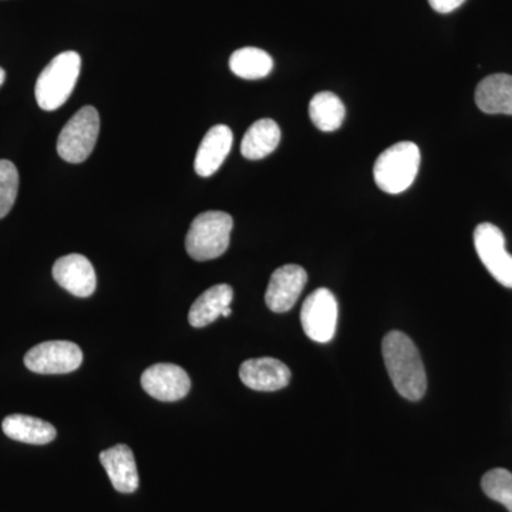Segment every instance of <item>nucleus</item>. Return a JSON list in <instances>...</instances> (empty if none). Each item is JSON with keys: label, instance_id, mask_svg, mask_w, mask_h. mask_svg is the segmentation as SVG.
<instances>
[{"label": "nucleus", "instance_id": "1", "mask_svg": "<svg viewBox=\"0 0 512 512\" xmlns=\"http://www.w3.org/2000/svg\"><path fill=\"white\" fill-rule=\"evenodd\" d=\"M383 359L394 389L404 399L419 402L427 390V376L419 349L406 333L393 330L383 339Z\"/></svg>", "mask_w": 512, "mask_h": 512}, {"label": "nucleus", "instance_id": "2", "mask_svg": "<svg viewBox=\"0 0 512 512\" xmlns=\"http://www.w3.org/2000/svg\"><path fill=\"white\" fill-rule=\"evenodd\" d=\"M82 57L79 53L63 52L52 60L36 82L35 96L40 109L55 111L72 96L80 76Z\"/></svg>", "mask_w": 512, "mask_h": 512}, {"label": "nucleus", "instance_id": "3", "mask_svg": "<svg viewBox=\"0 0 512 512\" xmlns=\"http://www.w3.org/2000/svg\"><path fill=\"white\" fill-rule=\"evenodd\" d=\"M421 163L417 144L402 141L384 150L377 157L373 177L380 190L387 194H402L412 187Z\"/></svg>", "mask_w": 512, "mask_h": 512}, {"label": "nucleus", "instance_id": "4", "mask_svg": "<svg viewBox=\"0 0 512 512\" xmlns=\"http://www.w3.org/2000/svg\"><path fill=\"white\" fill-rule=\"evenodd\" d=\"M234 220L227 212H202L192 221L185 238L188 255L195 261H211L227 252Z\"/></svg>", "mask_w": 512, "mask_h": 512}, {"label": "nucleus", "instance_id": "5", "mask_svg": "<svg viewBox=\"0 0 512 512\" xmlns=\"http://www.w3.org/2000/svg\"><path fill=\"white\" fill-rule=\"evenodd\" d=\"M99 131V113L92 106L83 107L63 127L57 138V153L67 163H83L93 153Z\"/></svg>", "mask_w": 512, "mask_h": 512}, {"label": "nucleus", "instance_id": "6", "mask_svg": "<svg viewBox=\"0 0 512 512\" xmlns=\"http://www.w3.org/2000/svg\"><path fill=\"white\" fill-rule=\"evenodd\" d=\"M82 363V349L69 340L40 343L25 356V366L39 375H66L79 369Z\"/></svg>", "mask_w": 512, "mask_h": 512}, {"label": "nucleus", "instance_id": "7", "mask_svg": "<svg viewBox=\"0 0 512 512\" xmlns=\"http://www.w3.org/2000/svg\"><path fill=\"white\" fill-rule=\"evenodd\" d=\"M339 306L335 295L326 288H319L303 302L301 322L303 332L313 342L328 343L338 326Z\"/></svg>", "mask_w": 512, "mask_h": 512}, {"label": "nucleus", "instance_id": "8", "mask_svg": "<svg viewBox=\"0 0 512 512\" xmlns=\"http://www.w3.org/2000/svg\"><path fill=\"white\" fill-rule=\"evenodd\" d=\"M474 245L487 271L505 288H512V255L505 248L503 231L490 222L478 225Z\"/></svg>", "mask_w": 512, "mask_h": 512}, {"label": "nucleus", "instance_id": "9", "mask_svg": "<svg viewBox=\"0 0 512 512\" xmlns=\"http://www.w3.org/2000/svg\"><path fill=\"white\" fill-rule=\"evenodd\" d=\"M141 386L160 402H177L190 393L191 380L183 367L173 363H157L143 373Z\"/></svg>", "mask_w": 512, "mask_h": 512}, {"label": "nucleus", "instance_id": "10", "mask_svg": "<svg viewBox=\"0 0 512 512\" xmlns=\"http://www.w3.org/2000/svg\"><path fill=\"white\" fill-rule=\"evenodd\" d=\"M308 282V274L299 265H284L276 269L265 293V302L272 312L291 311Z\"/></svg>", "mask_w": 512, "mask_h": 512}, {"label": "nucleus", "instance_id": "11", "mask_svg": "<svg viewBox=\"0 0 512 512\" xmlns=\"http://www.w3.org/2000/svg\"><path fill=\"white\" fill-rule=\"evenodd\" d=\"M53 278L57 284L77 298H89L96 291V271L92 262L80 254H70L57 259L53 265Z\"/></svg>", "mask_w": 512, "mask_h": 512}, {"label": "nucleus", "instance_id": "12", "mask_svg": "<svg viewBox=\"0 0 512 512\" xmlns=\"http://www.w3.org/2000/svg\"><path fill=\"white\" fill-rule=\"evenodd\" d=\"M242 383L256 392H276L291 382L289 367L274 357L249 359L239 367Z\"/></svg>", "mask_w": 512, "mask_h": 512}, {"label": "nucleus", "instance_id": "13", "mask_svg": "<svg viewBox=\"0 0 512 512\" xmlns=\"http://www.w3.org/2000/svg\"><path fill=\"white\" fill-rule=\"evenodd\" d=\"M232 143H234V134L231 128L224 124L212 127L198 147L194 161L195 173L200 177H211L217 173L224 164L225 158L228 157Z\"/></svg>", "mask_w": 512, "mask_h": 512}, {"label": "nucleus", "instance_id": "14", "mask_svg": "<svg viewBox=\"0 0 512 512\" xmlns=\"http://www.w3.org/2000/svg\"><path fill=\"white\" fill-rule=\"evenodd\" d=\"M100 463L103 464L111 484L119 493H136L138 488V471L133 451L126 444L101 451Z\"/></svg>", "mask_w": 512, "mask_h": 512}, {"label": "nucleus", "instance_id": "15", "mask_svg": "<svg viewBox=\"0 0 512 512\" xmlns=\"http://www.w3.org/2000/svg\"><path fill=\"white\" fill-rule=\"evenodd\" d=\"M476 103L484 113L512 116V76L500 73L485 77L478 83Z\"/></svg>", "mask_w": 512, "mask_h": 512}, {"label": "nucleus", "instance_id": "16", "mask_svg": "<svg viewBox=\"0 0 512 512\" xmlns=\"http://www.w3.org/2000/svg\"><path fill=\"white\" fill-rule=\"evenodd\" d=\"M232 299H234V291L231 286L227 284L212 286L192 303L188 322L194 328H205L211 325L222 316L224 309L229 308Z\"/></svg>", "mask_w": 512, "mask_h": 512}, {"label": "nucleus", "instance_id": "17", "mask_svg": "<svg viewBox=\"0 0 512 512\" xmlns=\"http://www.w3.org/2000/svg\"><path fill=\"white\" fill-rule=\"evenodd\" d=\"M2 429L9 439L35 444V446L49 444L57 436V431L52 424L37 417L25 416V414H12L6 417L3 420Z\"/></svg>", "mask_w": 512, "mask_h": 512}, {"label": "nucleus", "instance_id": "18", "mask_svg": "<svg viewBox=\"0 0 512 512\" xmlns=\"http://www.w3.org/2000/svg\"><path fill=\"white\" fill-rule=\"evenodd\" d=\"M281 143V128L274 120L262 119L255 121L248 128L241 143L242 156L248 160H262L274 153Z\"/></svg>", "mask_w": 512, "mask_h": 512}, {"label": "nucleus", "instance_id": "19", "mask_svg": "<svg viewBox=\"0 0 512 512\" xmlns=\"http://www.w3.org/2000/svg\"><path fill=\"white\" fill-rule=\"evenodd\" d=\"M346 109L343 101L332 92H320L309 103V117L323 133L339 130L345 121Z\"/></svg>", "mask_w": 512, "mask_h": 512}, {"label": "nucleus", "instance_id": "20", "mask_svg": "<svg viewBox=\"0 0 512 512\" xmlns=\"http://www.w3.org/2000/svg\"><path fill=\"white\" fill-rule=\"evenodd\" d=\"M229 69L235 76L245 80H258L271 74L274 60L265 50L258 47H244L232 53Z\"/></svg>", "mask_w": 512, "mask_h": 512}, {"label": "nucleus", "instance_id": "21", "mask_svg": "<svg viewBox=\"0 0 512 512\" xmlns=\"http://www.w3.org/2000/svg\"><path fill=\"white\" fill-rule=\"evenodd\" d=\"M481 487L488 498L503 504L512 512V473L505 468L488 471L481 480Z\"/></svg>", "mask_w": 512, "mask_h": 512}, {"label": "nucleus", "instance_id": "22", "mask_svg": "<svg viewBox=\"0 0 512 512\" xmlns=\"http://www.w3.org/2000/svg\"><path fill=\"white\" fill-rule=\"evenodd\" d=\"M18 191V168L12 161L0 160V220L12 210Z\"/></svg>", "mask_w": 512, "mask_h": 512}, {"label": "nucleus", "instance_id": "23", "mask_svg": "<svg viewBox=\"0 0 512 512\" xmlns=\"http://www.w3.org/2000/svg\"><path fill=\"white\" fill-rule=\"evenodd\" d=\"M466 0H429L431 8L439 13H451L460 8Z\"/></svg>", "mask_w": 512, "mask_h": 512}, {"label": "nucleus", "instance_id": "24", "mask_svg": "<svg viewBox=\"0 0 512 512\" xmlns=\"http://www.w3.org/2000/svg\"><path fill=\"white\" fill-rule=\"evenodd\" d=\"M6 80V72L5 70L0 67V87H2V84L5 83Z\"/></svg>", "mask_w": 512, "mask_h": 512}, {"label": "nucleus", "instance_id": "25", "mask_svg": "<svg viewBox=\"0 0 512 512\" xmlns=\"http://www.w3.org/2000/svg\"><path fill=\"white\" fill-rule=\"evenodd\" d=\"M231 313H232V309L227 308V309H224V312H222V316H224V318H228V316H231Z\"/></svg>", "mask_w": 512, "mask_h": 512}]
</instances>
